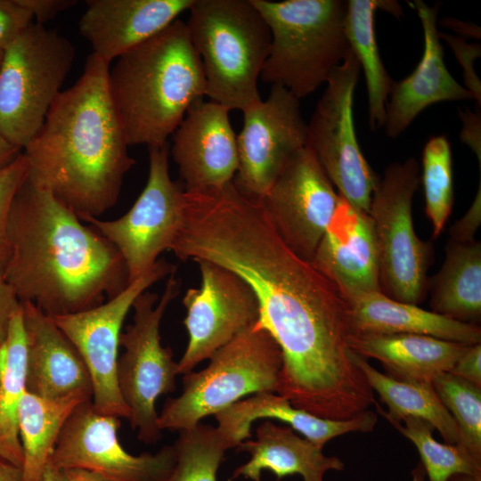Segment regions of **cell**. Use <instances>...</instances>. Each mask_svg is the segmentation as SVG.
<instances>
[{"instance_id": "obj_1", "label": "cell", "mask_w": 481, "mask_h": 481, "mask_svg": "<svg viewBox=\"0 0 481 481\" xmlns=\"http://www.w3.org/2000/svg\"><path fill=\"white\" fill-rule=\"evenodd\" d=\"M173 253L183 261L217 264L249 286L257 321L281 352L275 393L294 407L348 420L376 402L352 358L347 299L283 242L259 200L234 183L196 197Z\"/></svg>"}, {"instance_id": "obj_2", "label": "cell", "mask_w": 481, "mask_h": 481, "mask_svg": "<svg viewBox=\"0 0 481 481\" xmlns=\"http://www.w3.org/2000/svg\"><path fill=\"white\" fill-rule=\"evenodd\" d=\"M81 221L51 193L24 182L10 208L3 271L20 302L52 317L93 308L126 288L117 249Z\"/></svg>"}, {"instance_id": "obj_3", "label": "cell", "mask_w": 481, "mask_h": 481, "mask_svg": "<svg viewBox=\"0 0 481 481\" xmlns=\"http://www.w3.org/2000/svg\"><path fill=\"white\" fill-rule=\"evenodd\" d=\"M110 66L88 55L80 77L60 93L22 151L28 182L81 220L98 218L116 203L135 164L110 97Z\"/></svg>"}, {"instance_id": "obj_4", "label": "cell", "mask_w": 481, "mask_h": 481, "mask_svg": "<svg viewBox=\"0 0 481 481\" xmlns=\"http://www.w3.org/2000/svg\"><path fill=\"white\" fill-rule=\"evenodd\" d=\"M108 90L128 146L167 144L188 109L206 96L202 63L186 23L175 20L116 59Z\"/></svg>"}, {"instance_id": "obj_5", "label": "cell", "mask_w": 481, "mask_h": 481, "mask_svg": "<svg viewBox=\"0 0 481 481\" xmlns=\"http://www.w3.org/2000/svg\"><path fill=\"white\" fill-rule=\"evenodd\" d=\"M189 12L185 23L209 101L242 112L262 100L257 81L271 32L251 0H194Z\"/></svg>"}, {"instance_id": "obj_6", "label": "cell", "mask_w": 481, "mask_h": 481, "mask_svg": "<svg viewBox=\"0 0 481 481\" xmlns=\"http://www.w3.org/2000/svg\"><path fill=\"white\" fill-rule=\"evenodd\" d=\"M271 32L260 79L279 85L298 100L326 82L351 47L346 0H251Z\"/></svg>"}, {"instance_id": "obj_7", "label": "cell", "mask_w": 481, "mask_h": 481, "mask_svg": "<svg viewBox=\"0 0 481 481\" xmlns=\"http://www.w3.org/2000/svg\"><path fill=\"white\" fill-rule=\"evenodd\" d=\"M281 365L279 346L257 321L216 350L206 368L183 374L182 393L159 414V429H190L249 395L275 393Z\"/></svg>"}, {"instance_id": "obj_8", "label": "cell", "mask_w": 481, "mask_h": 481, "mask_svg": "<svg viewBox=\"0 0 481 481\" xmlns=\"http://www.w3.org/2000/svg\"><path fill=\"white\" fill-rule=\"evenodd\" d=\"M72 43L32 23L4 50L0 69V134L24 149L36 136L75 59Z\"/></svg>"}, {"instance_id": "obj_9", "label": "cell", "mask_w": 481, "mask_h": 481, "mask_svg": "<svg viewBox=\"0 0 481 481\" xmlns=\"http://www.w3.org/2000/svg\"><path fill=\"white\" fill-rule=\"evenodd\" d=\"M420 183L414 158L388 165L372 192L369 215L375 231L381 291L417 305L425 297L433 248L414 231L412 200Z\"/></svg>"}, {"instance_id": "obj_10", "label": "cell", "mask_w": 481, "mask_h": 481, "mask_svg": "<svg viewBox=\"0 0 481 481\" xmlns=\"http://www.w3.org/2000/svg\"><path fill=\"white\" fill-rule=\"evenodd\" d=\"M170 273L158 302L156 293L143 291L133 304L134 322L121 332L125 348L118 357L117 379L121 396L130 411V425L137 438L147 444L161 436L156 401L175 389L177 363L170 347L161 345L159 328L163 315L179 291V281Z\"/></svg>"}, {"instance_id": "obj_11", "label": "cell", "mask_w": 481, "mask_h": 481, "mask_svg": "<svg viewBox=\"0 0 481 481\" xmlns=\"http://www.w3.org/2000/svg\"><path fill=\"white\" fill-rule=\"evenodd\" d=\"M360 70L350 50L330 73L307 123V146L338 193L355 208L369 213L379 176L363 156L355 130L353 99Z\"/></svg>"}, {"instance_id": "obj_12", "label": "cell", "mask_w": 481, "mask_h": 481, "mask_svg": "<svg viewBox=\"0 0 481 481\" xmlns=\"http://www.w3.org/2000/svg\"><path fill=\"white\" fill-rule=\"evenodd\" d=\"M148 150V179L132 208L115 220H82L117 249L129 283L151 271L160 253L171 249L182 223L183 189L170 177L168 148L165 144Z\"/></svg>"}, {"instance_id": "obj_13", "label": "cell", "mask_w": 481, "mask_h": 481, "mask_svg": "<svg viewBox=\"0 0 481 481\" xmlns=\"http://www.w3.org/2000/svg\"><path fill=\"white\" fill-rule=\"evenodd\" d=\"M174 270L171 264L159 260L151 271L107 302L78 313L50 316L82 357L92 381V402L98 412L129 420L130 411L117 379L122 325L136 298Z\"/></svg>"}, {"instance_id": "obj_14", "label": "cell", "mask_w": 481, "mask_h": 481, "mask_svg": "<svg viewBox=\"0 0 481 481\" xmlns=\"http://www.w3.org/2000/svg\"><path fill=\"white\" fill-rule=\"evenodd\" d=\"M118 417L98 412L92 400L79 404L66 420L48 464L55 470L78 468L114 481H165L172 471L175 449L133 455L121 445Z\"/></svg>"}, {"instance_id": "obj_15", "label": "cell", "mask_w": 481, "mask_h": 481, "mask_svg": "<svg viewBox=\"0 0 481 481\" xmlns=\"http://www.w3.org/2000/svg\"><path fill=\"white\" fill-rule=\"evenodd\" d=\"M242 113L233 182L243 192L260 200L291 157L307 145V123L299 100L279 85L271 86L265 100Z\"/></svg>"}, {"instance_id": "obj_16", "label": "cell", "mask_w": 481, "mask_h": 481, "mask_svg": "<svg viewBox=\"0 0 481 481\" xmlns=\"http://www.w3.org/2000/svg\"><path fill=\"white\" fill-rule=\"evenodd\" d=\"M201 276L199 288L183 298L188 332L186 349L177 363V374H186L258 320L257 298L232 271L207 260H196Z\"/></svg>"}, {"instance_id": "obj_17", "label": "cell", "mask_w": 481, "mask_h": 481, "mask_svg": "<svg viewBox=\"0 0 481 481\" xmlns=\"http://www.w3.org/2000/svg\"><path fill=\"white\" fill-rule=\"evenodd\" d=\"M259 200L283 242L311 262L339 194L306 145L291 157Z\"/></svg>"}, {"instance_id": "obj_18", "label": "cell", "mask_w": 481, "mask_h": 481, "mask_svg": "<svg viewBox=\"0 0 481 481\" xmlns=\"http://www.w3.org/2000/svg\"><path fill=\"white\" fill-rule=\"evenodd\" d=\"M229 111L212 101L199 100L174 132L171 153L184 191H206L233 181L239 158Z\"/></svg>"}, {"instance_id": "obj_19", "label": "cell", "mask_w": 481, "mask_h": 481, "mask_svg": "<svg viewBox=\"0 0 481 481\" xmlns=\"http://www.w3.org/2000/svg\"><path fill=\"white\" fill-rule=\"evenodd\" d=\"M311 263L346 299L381 291L379 249L369 213L355 208L339 195Z\"/></svg>"}, {"instance_id": "obj_20", "label": "cell", "mask_w": 481, "mask_h": 481, "mask_svg": "<svg viewBox=\"0 0 481 481\" xmlns=\"http://www.w3.org/2000/svg\"><path fill=\"white\" fill-rule=\"evenodd\" d=\"M424 34L420 61L405 78L394 81L386 106L384 129L390 138L399 136L427 107L444 101H466L472 94L448 71L437 30L439 4L429 6L421 0L412 4Z\"/></svg>"}, {"instance_id": "obj_21", "label": "cell", "mask_w": 481, "mask_h": 481, "mask_svg": "<svg viewBox=\"0 0 481 481\" xmlns=\"http://www.w3.org/2000/svg\"><path fill=\"white\" fill-rule=\"evenodd\" d=\"M194 0H87L78 29L93 53L110 65L189 11Z\"/></svg>"}, {"instance_id": "obj_22", "label": "cell", "mask_w": 481, "mask_h": 481, "mask_svg": "<svg viewBox=\"0 0 481 481\" xmlns=\"http://www.w3.org/2000/svg\"><path fill=\"white\" fill-rule=\"evenodd\" d=\"M27 341L26 391L45 399L93 397L79 353L53 319L31 302H20Z\"/></svg>"}, {"instance_id": "obj_23", "label": "cell", "mask_w": 481, "mask_h": 481, "mask_svg": "<svg viewBox=\"0 0 481 481\" xmlns=\"http://www.w3.org/2000/svg\"><path fill=\"white\" fill-rule=\"evenodd\" d=\"M214 416L216 429L231 448L250 438L252 422L261 419L280 420L322 447L346 433L370 432L378 421L377 414L369 410L348 420L320 418L294 407L285 397L273 392L251 395Z\"/></svg>"}, {"instance_id": "obj_24", "label": "cell", "mask_w": 481, "mask_h": 481, "mask_svg": "<svg viewBox=\"0 0 481 481\" xmlns=\"http://www.w3.org/2000/svg\"><path fill=\"white\" fill-rule=\"evenodd\" d=\"M250 459L237 467L231 480L239 477L261 481L264 470L272 471L278 480L298 474L303 481H323L326 472L342 471L344 462L336 456H326L322 447L297 435L287 425L263 421L256 429V439H246L237 447Z\"/></svg>"}, {"instance_id": "obj_25", "label": "cell", "mask_w": 481, "mask_h": 481, "mask_svg": "<svg viewBox=\"0 0 481 481\" xmlns=\"http://www.w3.org/2000/svg\"><path fill=\"white\" fill-rule=\"evenodd\" d=\"M352 351L379 360L390 376L407 381L432 382L450 371L470 345L418 334H381L353 331Z\"/></svg>"}, {"instance_id": "obj_26", "label": "cell", "mask_w": 481, "mask_h": 481, "mask_svg": "<svg viewBox=\"0 0 481 481\" xmlns=\"http://www.w3.org/2000/svg\"><path fill=\"white\" fill-rule=\"evenodd\" d=\"M347 302L352 332L418 334L466 345L481 341V329L477 324L397 301L381 291L359 294Z\"/></svg>"}, {"instance_id": "obj_27", "label": "cell", "mask_w": 481, "mask_h": 481, "mask_svg": "<svg viewBox=\"0 0 481 481\" xmlns=\"http://www.w3.org/2000/svg\"><path fill=\"white\" fill-rule=\"evenodd\" d=\"M433 312L459 322L476 324L481 315L480 241L449 240L445 259L428 280Z\"/></svg>"}, {"instance_id": "obj_28", "label": "cell", "mask_w": 481, "mask_h": 481, "mask_svg": "<svg viewBox=\"0 0 481 481\" xmlns=\"http://www.w3.org/2000/svg\"><path fill=\"white\" fill-rule=\"evenodd\" d=\"M352 358L364 374L371 388L379 394L388 408V412H385L375 402L379 414L387 420L400 422L405 418L423 420L439 432L446 444L461 445L458 427L438 397L432 382L398 379L379 371L366 358L355 352Z\"/></svg>"}, {"instance_id": "obj_29", "label": "cell", "mask_w": 481, "mask_h": 481, "mask_svg": "<svg viewBox=\"0 0 481 481\" xmlns=\"http://www.w3.org/2000/svg\"><path fill=\"white\" fill-rule=\"evenodd\" d=\"M378 9L395 17L403 14L400 4L395 1L348 0L345 20L348 43L365 75L369 121L372 131L384 126L386 106L394 82L383 65L377 45L374 17Z\"/></svg>"}, {"instance_id": "obj_30", "label": "cell", "mask_w": 481, "mask_h": 481, "mask_svg": "<svg viewBox=\"0 0 481 481\" xmlns=\"http://www.w3.org/2000/svg\"><path fill=\"white\" fill-rule=\"evenodd\" d=\"M87 400L92 398L81 394L45 399L25 392L18 411L23 481H44L48 461L66 420L79 404Z\"/></svg>"}, {"instance_id": "obj_31", "label": "cell", "mask_w": 481, "mask_h": 481, "mask_svg": "<svg viewBox=\"0 0 481 481\" xmlns=\"http://www.w3.org/2000/svg\"><path fill=\"white\" fill-rule=\"evenodd\" d=\"M27 341L21 306L12 314L0 345V455L22 468L18 411L26 392Z\"/></svg>"}, {"instance_id": "obj_32", "label": "cell", "mask_w": 481, "mask_h": 481, "mask_svg": "<svg viewBox=\"0 0 481 481\" xmlns=\"http://www.w3.org/2000/svg\"><path fill=\"white\" fill-rule=\"evenodd\" d=\"M173 446L175 461L165 481H217L224 453L232 449L216 428L200 422L179 431Z\"/></svg>"}, {"instance_id": "obj_33", "label": "cell", "mask_w": 481, "mask_h": 481, "mask_svg": "<svg viewBox=\"0 0 481 481\" xmlns=\"http://www.w3.org/2000/svg\"><path fill=\"white\" fill-rule=\"evenodd\" d=\"M416 446L428 481H449L455 475H481V463L460 446L442 444L433 437L434 428L417 418H405L404 426L387 420Z\"/></svg>"}, {"instance_id": "obj_34", "label": "cell", "mask_w": 481, "mask_h": 481, "mask_svg": "<svg viewBox=\"0 0 481 481\" xmlns=\"http://www.w3.org/2000/svg\"><path fill=\"white\" fill-rule=\"evenodd\" d=\"M425 196V211L433 227V236L444 230L453 204L451 143L444 135L428 139L422 151L420 176Z\"/></svg>"}, {"instance_id": "obj_35", "label": "cell", "mask_w": 481, "mask_h": 481, "mask_svg": "<svg viewBox=\"0 0 481 481\" xmlns=\"http://www.w3.org/2000/svg\"><path fill=\"white\" fill-rule=\"evenodd\" d=\"M432 385L458 427L460 447L481 463V388L449 371L435 377Z\"/></svg>"}, {"instance_id": "obj_36", "label": "cell", "mask_w": 481, "mask_h": 481, "mask_svg": "<svg viewBox=\"0 0 481 481\" xmlns=\"http://www.w3.org/2000/svg\"><path fill=\"white\" fill-rule=\"evenodd\" d=\"M28 177V162L23 152L6 167L0 170V272L3 273L9 257L8 218L12 200Z\"/></svg>"}, {"instance_id": "obj_37", "label": "cell", "mask_w": 481, "mask_h": 481, "mask_svg": "<svg viewBox=\"0 0 481 481\" xmlns=\"http://www.w3.org/2000/svg\"><path fill=\"white\" fill-rule=\"evenodd\" d=\"M439 38L444 39L452 48L462 69L465 88L472 94L478 106L481 105V82L474 69V61L481 55L480 44H469L464 38L446 33L438 32Z\"/></svg>"}, {"instance_id": "obj_38", "label": "cell", "mask_w": 481, "mask_h": 481, "mask_svg": "<svg viewBox=\"0 0 481 481\" xmlns=\"http://www.w3.org/2000/svg\"><path fill=\"white\" fill-rule=\"evenodd\" d=\"M31 12L19 0H0V48L5 50L31 24Z\"/></svg>"}, {"instance_id": "obj_39", "label": "cell", "mask_w": 481, "mask_h": 481, "mask_svg": "<svg viewBox=\"0 0 481 481\" xmlns=\"http://www.w3.org/2000/svg\"><path fill=\"white\" fill-rule=\"evenodd\" d=\"M481 223V188L466 214L450 229V240L456 242H470L475 240L474 235Z\"/></svg>"}, {"instance_id": "obj_40", "label": "cell", "mask_w": 481, "mask_h": 481, "mask_svg": "<svg viewBox=\"0 0 481 481\" xmlns=\"http://www.w3.org/2000/svg\"><path fill=\"white\" fill-rule=\"evenodd\" d=\"M481 387V345H470L449 371Z\"/></svg>"}, {"instance_id": "obj_41", "label": "cell", "mask_w": 481, "mask_h": 481, "mask_svg": "<svg viewBox=\"0 0 481 481\" xmlns=\"http://www.w3.org/2000/svg\"><path fill=\"white\" fill-rule=\"evenodd\" d=\"M37 20V24L44 25L60 12L76 5L75 0H19Z\"/></svg>"}, {"instance_id": "obj_42", "label": "cell", "mask_w": 481, "mask_h": 481, "mask_svg": "<svg viewBox=\"0 0 481 481\" xmlns=\"http://www.w3.org/2000/svg\"><path fill=\"white\" fill-rule=\"evenodd\" d=\"M20 302L0 272V345L4 341L10 320Z\"/></svg>"}, {"instance_id": "obj_43", "label": "cell", "mask_w": 481, "mask_h": 481, "mask_svg": "<svg viewBox=\"0 0 481 481\" xmlns=\"http://www.w3.org/2000/svg\"><path fill=\"white\" fill-rule=\"evenodd\" d=\"M460 118L462 121V131L461 139L468 144L478 159V163H481V140H480V110L472 112L469 110L465 111L460 110Z\"/></svg>"}, {"instance_id": "obj_44", "label": "cell", "mask_w": 481, "mask_h": 481, "mask_svg": "<svg viewBox=\"0 0 481 481\" xmlns=\"http://www.w3.org/2000/svg\"><path fill=\"white\" fill-rule=\"evenodd\" d=\"M57 481H114L94 471L70 468L56 470Z\"/></svg>"}, {"instance_id": "obj_45", "label": "cell", "mask_w": 481, "mask_h": 481, "mask_svg": "<svg viewBox=\"0 0 481 481\" xmlns=\"http://www.w3.org/2000/svg\"><path fill=\"white\" fill-rule=\"evenodd\" d=\"M441 26L463 36L480 38V28L475 24H469L454 18H444L441 20Z\"/></svg>"}, {"instance_id": "obj_46", "label": "cell", "mask_w": 481, "mask_h": 481, "mask_svg": "<svg viewBox=\"0 0 481 481\" xmlns=\"http://www.w3.org/2000/svg\"><path fill=\"white\" fill-rule=\"evenodd\" d=\"M21 151L0 134V170L14 161L22 152Z\"/></svg>"}, {"instance_id": "obj_47", "label": "cell", "mask_w": 481, "mask_h": 481, "mask_svg": "<svg viewBox=\"0 0 481 481\" xmlns=\"http://www.w3.org/2000/svg\"><path fill=\"white\" fill-rule=\"evenodd\" d=\"M0 481H23L22 469L0 455Z\"/></svg>"}, {"instance_id": "obj_48", "label": "cell", "mask_w": 481, "mask_h": 481, "mask_svg": "<svg viewBox=\"0 0 481 481\" xmlns=\"http://www.w3.org/2000/svg\"><path fill=\"white\" fill-rule=\"evenodd\" d=\"M411 481H426V473H425V470H424L421 463H419L412 470V479H411Z\"/></svg>"}, {"instance_id": "obj_49", "label": "cell", "mask_w": 481, "mask_h": 481, "mask_svg": "<svg viewBox=\"0 0 481 481\" xmlns=\"http://www.w3.org/2000/svg\"><path fill=\"white\" fill-rule=\"evenodd\" d=\"M449 481H481V475H455L452 476Z\"/></svg>"}, {"instance_id": "obj_50", "label": "cell", "mask_w": 481, "mask_h": 481, "mask_svg": "<svg viewBox=\"0 0 481 481\" xmlns=\"http://www.w3.org/2000/svg\"><path fill=\"white\" fill-rule=\"evenodd\" d=\"M44 481H57L56 470L53 469L49 464H47V467L44 475Z\"/></svg>"}, {"instance_id": "obj_51", "label": "cell", "mask_w": 481, "mask_h": 481, "mask_svg": "<svg viewBox=\"0 0 481 481\" xmlns=\"http://www.w3.org/2000/svg\"><path fill=\"white\" fill-rule=\"evenodd\" d=\"M4 50L0 48V69L4 62Z\"/></svg>"}, {"instance_id": "obj_52", "label": "cell", "mask_w": 481, "mask_h": 481, "mask_svg": "<svg viewBox=\"0 0 481 481\" xmlns=\"http://www.w3.org/2000/svg\"><path fill=\"white\" fill-rule=\"evenodd\" d=\"M229 481H233V480L229 479Z\"/></svg>"}]
</instances>
